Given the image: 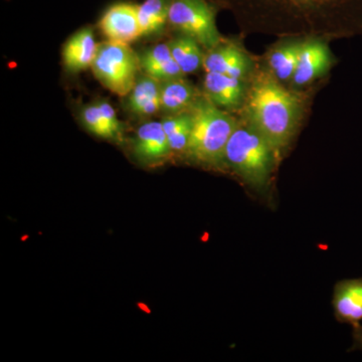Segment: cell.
<instances>
[{
  "instance_id": "cell-19",
  "label": "cell",
  "mask_w": 362,
  "mask_h": 362,
  "mask_svg": "<svg viewBox=\"0 0 362 362\" xmlns=\"http://www.w3.org/2000/svg\"><path fill=\"white\" fill-rule=\"evenodd\" d=\"M338 316L356 323L362 319V280L346 281L338 286L334 299Z\"/></svg>"
},
{
  "instance_id": "cell-13",
  "label": "cell",
  "mask_w": 362,
  "mask_h": 362,
  "mask_svg": "<svg viewBox=\"0 0 362 362\" xmlns=\"http://www.w3.org/2000/svg\"><path fill=\"white\" fill-rule=\"evenodd\" d=\"M98 47L94 32L90 28L78 30L66 40L63 47V63L71 73H78L92 68L97 56Z\"/></svg>"
},
{
  "instance_id": "cell-15",
  "label": "cell",
  "mask_w": 362,
  "mask_h": 362,
  "mask_svg": "<svg viewBox=\"0 0 362 362\" xmlns=\"http://www.w3.org/2000/svg\"><path fill=\"white\" fill-rule=\"evenodd\" d=\"M139 59L143 73L159 82L183 78L185 76L173 59L168 42L150 47L143 52Z\"/></svg>"
},
{
  "instance_id": "cell-14",
  "label": "cell",
  "mask_w": 362,
  "mask_h": 362,
  "mask_svg": "<svg viewBox=\"0 0 362 362\" xmlns=\"http://www.w3.org/2000/svg\"><path fill=\"white\" fill-rule=\"evenodd\" d=\"M86 129L103 139L116 140L122 133V124L110 103L98 101L86 106L81 112Z\"/></svg>"
},
{
  "instance_id": "cell-4",
  "label": "cell",
  "mask_w": 362,
  "mask_h": 362,
  "mask_svg": "<svg viewBox=\"0 0 362 362\" xmlns=\"http://www.w3.org/2000/svg\"><path fill=\"white\" fill-rule=\"evenodd\" d=\"M277 156L266 138L245 120L228 140L225 164L252 187L263 188L270 180Z\"/></svg>"
},
{
  "instance_id": "cell-1",
  "label": "cell",
  "mask_w": 362,
  "mask_h": 362,
  "mask_svg": "<svg viewBox=\"0 0 362 362\" xmlns=\"http://www.w3.org/2000/svg\"><path fill=\"white\" fill-rule=\"evenodd\" d=\"M247 33L333 40L362 35V0H223Z\"/></svg>"
},
{
  "instance_id": "cell-3",
  "label": "cell",
  "mask_w": 362,
  "mask_h": 362,
  "mask_svg": "<svg viewBox=\"0 0 362 362\" xmlns=\"http://www.w3.org/2000/svg\"><path fill=\"white\" fill-rule=\"evenodd\" d=\"M190 112L194 126L185 153L204 165H223L226 145L237 121L206 97L197 99Z\"/></svg>"
},
{
  "instance_id": "cell-11",
  "label": "cell",
  "mask_w": 362,
  "mask_h": 362,
  "mask_svg": "<svg viewBox=\"0 0 362 362\" xmlns=\"http://www.w3.org/2000/svg\"><path fill=\"white\" fill-rule=\"evenodd\" d=\"M206 97L223 110H233L244 105L246 80L218 73H206L204 80Z\"/></svg>"
},
{
  "instance_id": "cell-8",
  "label": "cell",
  "mask_w": 362,
  "mask_h": 362,
  "mask_svg": "<svg viewBox=\"0 0 362 362\" xmlns=\"http://www.w3.org/2000/svg\"><path fill=\"white\" fill-rule=\"evenodd\" d=\"M326 42L327 40L316 37L303 40L296 71L291 81L294 87L310 85L330 70L334 58Z\"/></svg>"
},
{
  "instance_id": "cell-20",
  "label": "cell",
  "mask_w": 362,
  "mask_h": 362,
  "mask_svg": "<svg viewBox=\"0 0 362 362\" xmlns=\"http://www.w3.org/2000/svg\"><path fill=\"white\" fill-rule=\"evenodd\" d=\"M171 2L173 0H143L138 6V18L143 35H156L168 25Z\"/></svg>"
},
{
  "instance_id": "cell-2",
  "label": "cell",
  "mask_w": 362,
  "mask_h": 362,
  "mask_svg": "<svg viewBox=\"0 0 362 362\" xmlns=\"http://www.w3.org/2000/svg\"><path fill=\"white\" fill-rule=\"evenodd\" d=\"M243 106L247 122L266 138L278 154L289 145L301 120V100L270 71L252 78Z\"/></svg>"
},
{
  "instance_id": "cell-5",
  "label": "cell",
  "mask_w": 362,
  "mask_h": 362,
  "mask_svg": "<svg viewBox=\"0 0 362 362\" xmlns=\"http://www.w3.org/2000/svg\"><path fill=\"white\" fill-rule=\"evenodd\" d=\"M139 57L129 45L110 42L99 45L92 65L95 77L118 96H127L134 87L140 70Z\"/></svg>"
},
{
  "instance_id": "cell-10",
  "label": "cell",
  "mask_w": 362,
  "mask_h": 362,
  "mask_svg": "<svg viewBox=\"0 0 362 362\" xmlns=\"http://www.w3.org/2000/svg\"><path fill=\"white\" fill-rule=\"evenodd\" d=\"M206 73H218L246 80L252 70V62L247 52L235 44H221L204 57Z\"/></svg>"
},
{
  "instance_id": "cell-6",
  "label": "cell",
  "mask_w": 362,
  "mask_h": 362,
  "mask_svg": "<svg viewBox=\"0 0 362 362\" xmlns=\"http://www.w3.org/2000/svg\"><path fill=\"white\" fill-rule=\"evenodd\" d=\"M168 25L192 37L209 51L221 44L216 23V8L209 0H173Z\"/></svg>"
},
{
  "instance_id": "cell-12",
  "label": "cell",
  "mask_w": 362,
  "mask_h": 362,
  "mask_svg": "<svg viewBox=\"0 0 362 362\" xmlns=\"http://www.w3.org/2000/svg\"><path fill=\"white\" fill-rule=\"evenodd\" d=\"M126 109L139 119L150 118L161 111V82L144 73L138 76L134 87L127 95Z\"/></svg>"
},
{
  "instance_id": "cell-17",
  "label": "cell",
  "mask_w": 362,
  "mask_h": 362,
  "mask_svg": "<svg viewBox=\"0 0 362 362\" xmlns=\"http://www.w3.org/2000/svg\"><path fill=\"white\" fill-rule=\"evenodd\" d=\"M197 99L194 86L183 78L161 82V112L168 115L192 110Z\"/></svg>"
},
{
  "instance_id": "cell-7",
  "label": "cell",
  "mask_w": 362,
  "mask_h": 362,
  "mask_svg": "<svg viewBox=\"0 0 362 362\" xmlns=\"http://www.w3.org/2000/svg\"><path fill=\"white\" fill-rule=\"evenodd\" d=\"M100 30L110 42L130 45L143 37L138 6L128 1L112 4L102 14Z\"/></svg>"
},
{
  "instance_id": "cell-16",
  "label": "cell",
  "mask_w": 362,
  "mask_h": 362,
  "mask_svg": "<svg viewBox=\"0 0 362 362\" xmlns=\"http://www.w3.org/2000/svg\"><path fill=\"white\" fill-rule=\"evenodd\" d=\"M285 42L278 45L269 52L268 66L270 73L279 82L291 83L296 71L300 52H301V39H285Z\"/></svg>"
},
{
  "instance_id": "cell-18",
  "label": "cell",
  "mask_w": 362,
  "mask_h": 362,
  "mask_svg": "<svg viewBox=\"0 0 362 362\" xmlns=\"http://www.w3.org/2000/svg\"><path fill=\"white\" fill-rule=\"evenodd\" d=\"M168 45L173 59L185 75L194 73L204 66L206 54L202 52V45L192 37L180 33L169 40Z\"/></svg>"
},
{
  "instance_id": "cell-21",
  "label": "cell",
  "mask_w": 362,
  "mask_h": 362,
  "mask_svg": "<svg viewBox=\"0 0 362 362\" xmlns=\"http://www.w3.org/2000/svg\"><path fill=\"white\" fill-rule=\"evenodd\" d=\"M163 129L168 136L171 151L175 153L187 152L190 136H192L194 118L192 112L168 115L161 120Z\"/></svg>"
},
{
  "instance_id": "cell-22",
  "label": "cell",
  "mask_w": 362,
  "mask_h": 362,
  "mask_svg": "<svg viewBox=\"0 0 362 362\" xmlns=\"http://www.w3.org/2000/svg\"><path fill=\"white\" fill-rule=\"evenodd\" d=\"M357 343H358L359 345L362 347V329L359 330L358 332H357Z\"/></svg>"
},
{
  "instance_id": "cell-9",
  "label": "cell",
  "mask_w": 362,
  "mask_h": 362,
  "mask_svg": "<svg viewBox=\"0 0 362 362\" xmlns=\"http://www.w3.org/2000/svg\"><path fill=\"white\" fill-rule=\"evenodd\" d=\"M135 158L147 166L162 163L173 153L161 121H148L138 128L133 140Z\"/></svg>"
}]
</instances>
